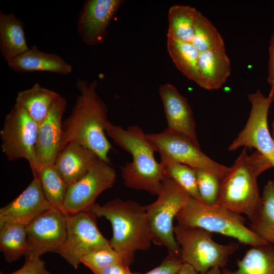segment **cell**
Wrapping results in <instances>:
<instances>
[{
    "label": "cell",
    "instance_id": "6da1fadb",
    "mask_svg": "<svg viewBox=\"0 0 274 274\" xmlns=\"http://www.w3.org/2000/svg\"><path fill=\"white\" fill-rule=\"evenodd\" d=\"M75 85L80 94L71 114L63 120L60 151L67 143L76 142L110 163L109 153L113 147L105 129L109 121L108 108L97 92L98 82L88 83L78 78Z\"/></svg>",
    "mask_w": 274,
    "mask_h": 274
},
{
    "label": "cell",
    "instance_id": "7a4b0ae2",
    "mask_svg": "<svg viewBox=\"0 0 274 274\" xmlns=\"http://www.w3.org/2000/svg\"><path fill=\"white\" fill-rule=\"evenodd\" d=\"M90 210L110 222L113 230L110 246L127 266L133 262L136 252L151 247L152 235L145 206L115 198L102 205L95 203Z\"/></svg>",
    "mask_w": 274,
    "mask_h": 274
},
{
    "label": "cell",
    "instance_id": "3957f363",
    "mask_svg": "<svg viewBox=\"0 0 274 274\" xmlns=\"http://www.w3.org/2000/svg\"><path fill=\"white\" fill-rule=\"evenodd\" d=\"M105 129L107 136L132 156V161L126 163L122 168L124 184L157 195L165 178L164 168L155 159L156 151L148 141L147 133L137 125L124 129L109 121Z\"/></svg>",
    "mask_w": 274,
    "mask_h": 274
},
{
    "label": "cell",
    "instance_id": "277c9868",
    "mask_svg": "<svg viewBox=\"0 0 274 274\" xmlns=\"http://www.w3.org/2000/svg\"><path fill=\"white\" fill-rule=\"evenodd\" d=\"M273 167L258 151L249 155L244 148L226 175L221 179L217 204L239 215L250 217L260 199L257 178Z\"/></svg>",
    "mask_w": 274,
    "mask_h": 274
},
{
    "label": "cell",
    "instance_id": "5b68a950",
    "mask_svg": "<svg viewBox=\"0 0 274 274\" xmlns=\"http://www.w3.org/2000/svg\"><path fill=\"white\" fill-rule=\"evenodd\" d=\"M176 220L178 224L218 233L251 247L268 244L246 226L242 215L219 204L210 206L191 197Z\"/></svg>",
    "mask_w": 274,
    "mask_h": 274
},
{
    "label": "cell",
    "instance_id": "8992f818",
    "mask_svg": "<svg viewBox=\"0 0 274 274\" xmlns=\"http://www.w3.org/2000/svg\"><path fill=\"white\" fill-rule=\"evenodd\" d=\"M174 231L181 261L198 273L214 267L224 268L239 247L238 244H219L213 239L212 233L198 227L178 224Z\"/></svg>",
    "mask_w": 274,
    "mask_h": 274
},
{
    "label": "cell",
    "instance_id": "52a82bcc",
    "mask_svg": "<svg viewBox=\"0 0 274 274\" xmlns=\"http://www.w3.org/2000/svg\"><path fill=\"white\" fill-rule=\"evenodd\" d=\"M157 198L145 208L152 243L165 247L168 254L180 258V249L174 234V221L191 197L170 178L165 177Z\"/></svg>",
    "mask_w": 274,
    "mask_h": 274
},
{
    "label": "cell",
    "instance_id": "ba28073f",
    "mask_svg": "<svg viewBox=\"0 0 274 274\" xmlns=\"http://www.w3.org/2000/svg\"><path fill=\"white\" fill-rule=\"evenodd\" d=\"M147 138L160 156L161 164L175 162L195 169H203L222 179L230 167L217 163L206 155L200 146L188 138L166 129L158 133H147Z\"/></svg>",
    "mask_w": 274,
    "mask_h": 274
},
{
    "label": "cell",
    "instance_id": "9c48e42d",
    "mask_svg": "<svg viewBox=\"0 0 274 274\" xmlns=\"http://www.w3.org/2000/svg\"><path fill=\"white\" fill-rule=\"evenodd\" d=\"M39 125L20 106L15 104L5 116L0 131L1 149L8 160L23 158L35 170V149Z\"/></svg>",
    "mask_w": 274,
    "mask_h": 274
},
{
    "label": "cell",
    "instance_id": "30bf717a",
    "mask_svg": "<svg viewBox=\"0 0 274 274\" xmlns=\"http://www.w3.org/2000/svg\"><path fill=\"white\" fill-rule=\"evenodd\" d=\"M96 218L90 210L67 214L66 238L58 254L75 269L87 253L100 248L111 247L110 241L99 230Z\"/></svg>",
    "mask_w": 274,
    "mask_h": 274
},
{
    "label": "cell",
    "instance_id": "8fae6325",
    "mask_svg": "<svg viewBox=\"0 0 274 274\" xmlns=\"http://www.w3.org/2000/svg\"><path fill=\"white\" fill-rule=\"evenodd\" d=\"M251 105L249 118L243 130L228 147L234 151L244 147L255 148L274 167V140L268 127L267 117L274 96H265L260 90L248 95Z\"/></svg>",
    "mask_w": 274,
    "mask_h": 274
},
{
    "label": "cell",
    "instance_id": "7c38bea8",
    "mask_svg": "<svg viewBox=\"0 0 274 274\" xmlns=\"http://www.w3.org/2000/svg\"><path fill=\"white\" fill-rule=\"evenodd\" d=\"M116 180L114 168L98 158L82 177L68 186L63 202L64 213L73 214L90 210L97 197L113 187Z\"/></svg>",
    "mask_w": 274,
    "mask_h": 274
},
{
    "label": "cell",
    "instance_id": "4fadbf2b",
    "mask_svg": "<svg viewBox=\"0 0 274 274\" xmlns=\"http://www.w3.org/2000/svg\"><path fill=\"white\" fill-rule=\"evenodd\" d=\"M67 214L53 207L35 219L26 227L28 251L25 260L46 253H59L66 238Z\"/></svg>",
    "mask_w": 274,
    "mask_h": 274
},
{
    "label": "cell",
    "instance_id": "5bb4252c",
    "mask_svg": "<svg viewBox=\"0 0 274 274\" xmlns=\"http://www.w3.org/2000/svg\"><path fill=\"white\" fill-rule=\"evenodd\" d=\"M123 0H86L79 14L78 33L88 46L101 43L108 33V28L121 6Z\"/></svg>",
    "mask_w": 274,
    "mask_h": 274
},
{
    "label": "cell",
    "instance_id": "9a60e30c",
    "mask_svg": "<svg viewBox=\"0 0 274 274\" xmlns=\"http://www.w3.org/2000/svg\"><path fill=\"white\" fill-rule=\"evenodd\" d=\"M66 105V99L60 95L47 117L39 125L35 149L36 168L32 173L54 164L60 151L62 118Z\"/></svg>",
    "mask_w": 274,
    "mask_h": 274
},
{
    "label": "cell",
    "instance_id": "2e32d148",
    "mask_svg": "<svg viewBox=\"0 0 274 274\" xmlns=\"http://www.w3.org/2000/svg\"><path fill=\"white\" fill-rule=\"evenodd\" d=\"M26 188L15 199L0 209V225L27 226L53 207L46 199L36 174Z\"/></svg>",
    "mask_w": 274,
    "mask_h": 274
},
{
    "label": "cell",
    "instance_id": "e0dca14e",
    "mask_svg": "<svg viewBox=\"0 0 274 274\" xmlns=\"http://www.w3.org/2000/svg\"><path fill=\"white\" fill-rule=\"evenodd\" d=\"M159 93L167 123L166 129L182 135L200 146L193 112L187 98L169 83L161 85Z\"/></svg>",
    "mask_w": 274,
    "mask_h": 274
},
{
    "label": "cell",
    "instance_id": "ac0fdd59",
    "mask_svg": "<svg viewBox=\"0 0 274 274\" xmlns=\"http://www.w3.org/2000/svg\"><path fill=\"white\" fill-rule=\"evenodd\" d=\"M98 158L90 149L72 142L59 152L54 165L69 186L82 177Z\"/></svg>",
    "mask_w": 274,
    "mask_h": 274
},
{
    "label": "cell",
    "instance_id": "d6986e66",
    "mask_svg": "<svg viewBox=\"0 0 274 274\" xmlns=\"http://www.w3.org/2000/svg\"><path fill=\"white\" fill-rule=\"evenodd\" d=\"M7 62L11 70L17 73L44 72L67 75L73 71V66L60 55L42 51L36 45Z\"/></svg>",
    "mask_w": 274,
    "mask_h": 274
},
{
    "label": "cell",
    "instance_id": "ffe728a7",
    "mask_svg": "<svg viewBox=\"0 0 274 274\" xmlns=\"http://www.w3.org/2000/svg\"><path fill=\"white\" fill-rule=\"evenodd\" d=\"M231 73V63L225 48L199 52L198 81L200 87L211 90L220 88Z\"/></svg>",
    "mask_w": 274,
    "mask_h": 274
},
{
    "label": "cell",
    "instance_id": "44dd1931",
    "mask_svg": "<svg viewBox=\"0 0 274 274\" xmlns=\"http://www.w3.org/2000/svg\"><path fill=\"white\" fill-rule=\"evenodd\" d=\"M60 95L57 92L36 83L30 88L18 92L15 104L21 107L39 125L47 117Z\"/></svg>",
    "mask_w": 274,
    "mask_h": 274
},
{
    "label": "cell",
    "instance_id": "7402d4cb",
    "mask_svg": "<svg viewBox=\"0 0 274 274\" xmlns=\"http://www.w3.org/2000/svg\"><path fill=\"white\" fill-rule=\"evenodd\" d=\"M29 49L22 20L12 12L0 11V51L4 58L7 62Z\"/></svg>",
    "mask_w": 274,
    "mask_h": 274
},
{
    "label": "cell",
    "instance_id": "603a6c76",
    "mask_svg": "<svg viewBox=\"0 0 274 274\" xmlns=\"http://www.w3.org/2000/svg\"><path fill=\"white\" fill-rule=\"evenodd\" d=\"M249 228L265 242L274 244V182L264 186L260 201L248 218Z\"/></svg>",
    "mask_w": 274,
    "mask_h": 274
},
{
    "label": "cell",
    "instance_id": "cb8c5ba5",
    "mask_svg": "<svg viewBox=\"0 0 274 274\" xmlns=\"http://www.w3.org/2000/svg\"><path fill=\"white\" fill-rule=\"evenodd\" d=\"M222 274H274V244L251 247L237 262V268Z\"/></svg>",
    "mask_w": 274,
    "mask_h": 274
},
{
    "label": "cell",
    "instance_id": "d4e9b609",
    "mask_svg": "<svg viewBox=\"0 0 274 274\" xmlns=\"http://www.w3.org/2000/svg\"><path fill=\"white\" fill-rule=\"evenodd\" d=\"M167 50L177 69L188 79L197 83L199 52L191 42L167 36Z\"/></svg>",
    "mask_w": 274,
    "mask_h": 274
},
{
    "label": "cell",
    "instance_id": "484cf974",
    "mask_svg": "<svg viewBox=\"0 0 274 274\" xmlns=\"http://www.w3.org/2000/svg\"><path fill=\"white\" fill-rule=\"evenodd\" d=\"M198 11L189 6L176 5L168 13L167 36L187 42H192Z\"/></svg>",
    "mask_w": 274,
    "mask_h": 274
},
{
    "label": "cell",
    "instance_id": "4316f807",
    "mask_svg": "<svg viewBox=\"0 0 274 274\" xmlns=\"http://www.w3.org/2000/svg\"><path fill=\"white\" fill-rule=\"evenodd\" d=\"M0 250L6 261L12 263L25 256L28 251L25 226L0 225Z\"/></svg>",
    "mask_w": 274,
    "mask_h": 274
},
{
    "label": "cell",
    "instance_id": "83f0119b",
    "mask_svg": "<svg viewBox=\"0 0 274 274\" xmlns=\"http://www.w3.org/2000/svg\"><path fill=\"white\" fill-rule=\"evenodd\" d=\"M32 174L37 176L47 200L64 213L63 202L68 186L54 164L43 167Z\"/></svg>",
    "mask_w": 274,
    "mask_h": 274
},
{
    "label": "cell",
    "instance_id": "f1b7e54d",
    "mask_svg": "<svg viewBox=\"0 0 274 274\" xmlns=\"http://www.w3.org/2000/svg\"><path fill=\"white\" fill-rule=\"evenodd\" d=\"M191 43L199 52L225 47L223 39L217 28L199 11Z\"/></svg>",
    "mask_w": 274,
    "mask_h": 274
},
{
    "label": "cell",
    "instance_id": "f546056e",
    "mask_svg": "<svg viewBox=\"0 0 274 274\" xmlns=\"http://www.w3.org/2000/svg\"><path fill=\"white\" fill-rule=\"evenodd\" d=\"M161 164L164 168L165 177L174 181L191 197L201 201L198 191L196 174L194 168L175 162Z\"/></svg>",
    "mask_w": 274,
    "mask_h": 274
},
{
    "label": "cell",
    "instance_id": "4dcf8cb0",
    "mask_svg": "<svg viewBox=\"0 0 274 274\" xmlns=\"http://www.w3.org/2000/svg\"><path fill=\"white\" fill-rule=\"evenodd\" d=\"M198 193L201 202L210 205L217 204L221 179L214 173L203 169H195Z\"/></svg>",
    "mask_w": 274,
    "mask_h": 274
},
{
    "label": "cell",
    "instance_id": "1f68e13d",
    "mask_svg": "<svg viewBox=\"0 0 274 274\" xmlns=\"http://www.w3.org/2000/svg\"><path fill=\"white\" fill-rule=\"evenodd\" d=\"M123 262L118 254L111 247L95 249L83 256L81 263L94 274L115 263Z\"/></svg>",
    "mask_w": 274,
    "mask_h": 274
},
{
    "label": "cell",
    "instance_id": "d6a6232c",
    "mask_svg": "<svg viewBox=\"0 0 274 274\" xmlns=\"http://www.w3.org/2000/svg\"><path fill=\"white\" fill-rule=\"evenodd\" d=\"M183 264L179 257L168 254L158 266L145 273L134 274H177Z\"/></svg>",
    "mask_w": 274,
    "mask_h": 274
},
{
    "label": "cell",
    "instance_id": "836d02e7",
    "mask_svg": "<svg viewBox=\"0 0 274 274\" xmlns=\"http://www.w3.org/2000/svg\"><path fill=\"white\" fill-rule=\"evenodd\" d=\"M0 274H51L46 269L45 262L40 257L25 260L24 265L18 270L9 273Z\"/></svg>",
    "mask_w": 274,
    "mask_h": 274
},
{
    "label": "cell",
    "instance_id": "e575fe53",
    "mask_svg": "<svg viewBox=\"0 0 274 274\" xmlns=\"http://www.w3.org/2000/svg\"><path fill=\"white\" fill-rule=\"evenodd\" d=\"M267 82L270 87L268 96H274V32L269 43Z\"/></svg>",
    "mask_w": 274,
    "mask_h": 274
},
{
    "label": "cell",
    "instance_id": "d590c367",
    "mask_svg": "<svg viewBox=\"0 0 274 274\" xmlns=\"http://www.w3.org/2000/svg\"><path fill=\"white\" fill-rule=\"evenodd\" d=\"M95 274H134L123 262L111 264Z\"/></svg>",
    "mask_w": 274,
    "mask_h": 274
},
{
    "label": "cell",
    "instance_id": "8d00e7d4",
    "mask_svg": "<svg viewBox=\"0 0 274 274\" xmlns=\"http://www.w3.org/2000/svg\"><path fill=\"white\" fill-rule=\"evenodd\" d=\"M177 274H198V273L190 265L183 263Z\"/></svg>",
    "mask_w": 274,
    "mask_h": 274
},
{
    "label": "cell",
    "instance_id": "74e56055",
    "mask_svg": "<svg viewBox=\"0 0 274 274\" xmlns=\"http://www.w3.org/2000/svg\"><path fill=\"white\" fill-rule=\"evenodd\" d=\"M198 274H222V272L221 268L219 267H214L204 272Z\"/></svg>",
    "mask_w": 274,
    "mask_h": 274
},
{
    "label": "cell",
    "instance_id": "f35d334b",
    "mask_svg": "<svg viewBox=\"0 0 274 274\" xmlns=\"http://www.w3.org/2000/svg\"><path fill=\"white\" fill-rule=\"evenodd\" d=\"M272 138L274 140V120L272 124Z\"/></svg>",
    "mask_w": 274,
    "mask_h": 274
}]
</instances>
